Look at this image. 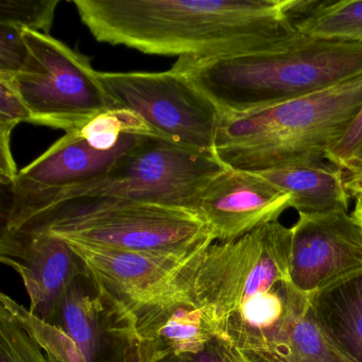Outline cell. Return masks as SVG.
I'll list each match as a JSON object with an SVG mask.
<instances>
[{"instance_id":"cell-3","label":"cell","mask_w":362,"mask_h":362,"mask_svg":"<svg viewBox=\"0 0 362 362\" xmlns=\"http://www.w3.org/2000/svg\"><path fill=\"white\" fill-rule=\"evenodd\" d=\"M361 107L360 76L274 107L221 114L215 154L224 166L250 173L324 160Z\"/></svg>"},{"instance_id":"cell-19","label":"cell","mask_w":362,"mask_h":362,"mask_svg":"<svg viewBox=\"0 0 362 362\" xmlns=\"http://www.w3.org/2000/svg\"><path fill=\"white\" fill-rule=\"evenodd\" d=\"M0 307L16 320L52 362H86L75 341L62 328L40 319L7 294H0Z\"/></svg>"},{"instance_id":"cell-8","label":"cell","mask_w":362,"mask_h":362,"mask_svg":"<svg viewBox=\"0 0 362 362\" xmlns=\"http://www.w3.org/2000/svg\"><path fill=\"white\" fill-rule=\"evenodd\" d=\"M119 109L141 118L154 137L215 154L221 112L189 78L177 69L162 73H100Z\"/></svg>"},{"instance_id":"cell-6","label":"cell","mask_w":362,"mask_h":362,"mask_svg":"<svg viewBox=\"0 0 362 362\" xmlns=\"http://www.w3.org/2000/svg\"><path fill=\"white\" fill-rule=\"evenodd\" d=\"M27 57L11 82L30 111V124L81 130L103 114L119 110L90 59L50 35L24 30Z\"/></svg>"},{"instance_id":"cell-2","label":"cell","mask_w":362,"mask_h":362,"mask_svg":"<svg viewBox=\"0 0 362 362\" xmlns=\"http://www.w3.org/2000/svg\"><path fill=\"white\" fill-rule=\"evenodd\" d=\"M173 69L189 78L222 115L274 107L362 76V44L300 33L291 41L247 56L181 58Z\"/></svg>"},{"instance_id":"cell-23","label":"cell","mask_w":362,"mask_h":362,"mask_svg":"<svg viewBox=\"0 0 362 362\" xmlns=\"http://www.w3.org/2000/svg\"><path fill=\"white\" fill-rule=\"evenodd\" d=\"M0 362H52L43 349L0 307Z\"/></svg>"},{"instance_id":"cell-21","label":"cell","mask_w":362,"mask_h":362,"mask_svg":"<svg viewBox=\"0 0 362 362\" xmlns=\"http://www.w3.org/2000/svg\"><path fill=\"white\" fill-rule=\"evenodd\" d=\"M30 120V111L11 82L0 78V180L3 185H13L20 173L12 154V132L21 122Z\"/></svg>"},{"instance_id":"cell-20","label":"cell","mask_w":362,"mask_h":362,"mask_svg":"<svg viewBox=\"0 0 362 362\" xmlns=\"http://www.w3.org/2000/svg\"><path fill=\"white\" fill-rule=\"evenodd\" d=\"M279 362H347L332 346L308 310L296 320L286 338Z\"/></svg>"},{"instance_id":"cell-14","label":"cell","mask_w":362,"mask_h":362,"mask_svg":"<svg viewBox=\"0 0 362 362\" xmlns=\"http://www.w3.org/2000/svg\"><path fill=\"white\" fill-rule=\"evenodd\" d=\"M67 243L99 285L130 311L156 291L190 255Z\"/></svg>"},{"instance_id":"cell-22","label":"cell","mask_w":362,"mask_h":362,"mask_svg":"<svg viewBox=\"0 0 362 362\" xmlns=\"http://www.w3.org/2000/svg\"><path fill=\"white\" fill-rule=\"evenodd\" d=\"M59 0H1L0 25L49 35Z\"/></svg>"},{"instance_id":"cell-25","label":"cell","mask_w":362,"mask_h":362,"mask_svg":"<svg viewBox=\"0 0 362 362\" xmlns=\"http://www.w3.org/2000/svg\"><path fill=\"white\" fill-rule=\"evenodd\" d=\"M27 52L24 30L0 25V76H16L24 65Z\"/></svg>"},{"instance_id":"cell-1","label":"cell","mask_w":362,"mask_h":362,"mask_svg":"<svg viewBox=\"0 0 362 362\" xmlns=\"http://www.w3.org/2000/svg\"><path fill=\"white\" fill-rule=\"evenodd\" d=\"M100 43L152 56L226 59L272 49L300 35L296 0H74Z\"/></svg>"},{"instance_id":"cell-16","label":"cell","mask_w":362,"mask_h":362,"mask_svg":"<svg viewBox=\"0 0 362 362\" xmlns=\"http://www.w3.org/2000/svg\"><path fill=\"white\" fill-rule=\"evenodd\" d=\"M324 160L286 165L257 173L290 197V207L298 216L347 211L349 197L344 170Z\"/></svg>"},{"instance_id":"cell-28","label":"cell","mask_w":362,"mask_h":362,"mask_svg":"<svg viewBox=\"0 0 362 362\" xmlns=\"http://www.w3.org/2000/svg\"><path fill=\"white\" fill-rule=\"evenodd\" d=\"M344 183L349 199L362 197V167L356 170L344 171Z\"/></svg>"},{"instance_id":"cell-4","label":"cell","mask_w":362,"mask_h":362,"mask_svg":"<svg viewBox=\"0 0 362 362\" xmlns=\"http://www.w3.org/2000/svg\"><path fill=\"white\" fill-rule=\"evenodd\" d=\"M16 228L49 233L69 243L175 255H189L214 241L196 211L116 198L59 203Z\"/></svg>"},{"instance_id":"cell-29","label":"cell","mask_w":362,"mask_h":362,"mask_svg":"<svg viewBox=\"0 0 362 362\" xmlns=\"http://www.w3.org/2000/svg\"><path fill=\"white\" fill-rule=\"evenodd\" d=\"M351 215L356 218V220L359 222V224L362 228V197H359V198L356 199L355 209H354Z\"/></svg>"},{"instance_id":"cell-10","label":"cell","mask_w":362,"mask_h":362,"mask_svg":"<svg viewBox=\"0 0 362 362\" xmlns=\"http://www.w3.org/2000/svg\"><path fill=\"white\" fill-rule=\"evenodd\" d=\"M362 271V228L347 211L298 216L288 277L307 296Z\"/></svg>"},{"instance_id":"cell-7","label":"cell","mask_w":362,"mask_h":362,"mask_svg":"<svg viewBox=\"0 0 362 362\" xmlns=\"http://www.w3.org/2000/svg\"><path fill=\"white\" fill-rule=\"evenodd\" d=\"M226 168L216 154L147 137L122 156L103 177L59 192L35 214L82 198L124 199L196 211L205 188Z\"/></svg>"},{"instance_id":"cell-24","label":"cell","mask_w":362,"mask_h":362,"mask_svg":"<svg viewBox=\"0 0 362 362\" xmlns=\"http://www.w3.org/2000/svg\"><path fill=\"white\" fill-rule=\"evenodd\" d=\"M326 160L344 171L362 167V107L342 136L327 150Z\"/></svg>"},{"instance_id":"cell-12","label":"cell","mask_w":362,"mask_h":362,"mask_svg":"<svg viewBox=\"0 0 362 362\" xmlns=\"http://www.w3.org/2000/svg\"><path fill=\"white\" fill-rule=\"evenodd\" d=\"M0 260L22 279L29 310L48 322L74 279L88 270L64 239L30 228L3 226Z\"/></svg>"},{"instance_id":"cell-27","label":"cell","mask_w":362,"mask_h":362,"mask_svg":"<svg viewBox=\"0 0 362 362\" xmlns=\"http://www.w3.org/2000/svg\"><path fill=\"white\" fill-rule=\"evenodd\" d=\"M160 356L164 355L154 343L139 338L124 362H156Z\"/></svg>"},{"instance_id":"cell-15","label":"cell","mask_w":362,"mask_h":362,"mask_svg":"<svg viewBox=\"0 0 362 362\" xmlns=\"http://www.w3.org/2000/svg\"><path fill=\"white\" fill-rule=\"evenodd\" d=\"M137 336L162 355L200 351L215 336L202 310L169 279L131 310Z\"/></svg>"},{"instance_id":"cell-17","label":"cell","mask_w":362,"mask_h":362,"mask_svg":"<svg viewBox=\"0 0 362 362\" xmlns=\"http://www.w3.org/2000/svg\"><path fill=\"white\" fill-rule=\"evenodd\" d=\"M313 317L347 362H362V271L310 294Z\"/></svg>"},{"instance_id":"cell-26","label":"cell","mask_w":362,"mask_h":362,"mask_svg":"<svg viewBox=\"0 0 362 362\" xmlns=\"http://www.w3.org/2000/svg\"><path fill=\"white\" fill-rule=\"evenodd\" d=\"M156 362H249L247 358L235 349L226 339L215 334L203 349L194 353L167 354Z\"/></svg>"},{"instance_id":"cell-18","label":"cell","mask_w":362,"mask_h":362,"mask_svg":"<svg viewBox=\"0 0 362 362\" xmlns=\"http://www.w3.org/2000/svg\"><path fill=\"white\" fill-rule=\"evenodd\" d=\"M296 26L308 37L362 44V0H311Z\"/></svg>"},{"instance_id":"cell-9","label":"cell","mask_w":362,"mask_h":362,"mask_svg":"<svg viewBox=\"0 0 362 362\" xmlns=\"http://www.w3.org/2000/svg\"><path fill=\"white\" fill-rule=\"evenodd\" d=\"M143 135L124 134L111 150H99L81 131H69L18 173L4 226L13 228L69 188L103 177L127 152L143 143Z\"/></svg>"},{"instance_id":"cell-5","label":"cell","mask_w":362,"mask_h":362,"mask_svg":"<svg viewBox=\"0 0 362 362\" xmlns=\"http://www.w3.org/2000/svg\"><path fill=\"white\" fill-rule=\"evenodd\" d=\"M291 228L264 224L232 241L196 250L169 277L216 328L249 300L289 279Z\"/></svg>"},{"instance_id":"cell-11","label":"cell","mask_w":362,"mask_h":362,"mask_svg":"<svg viewBox=\"0 0 362 362\" xmlns=\"http://www.w3.org/2000/svg\"><path fill=\"white\" fill-rule=\"evenodd\" d=\"M50 323L75 341L86 362H124L139 339L133 313L88 270L74 279Z\"/></svg>"},{"instance_id":"cell-13","label":"cell","mask_w":362,"mask_h":362,"mask_svg":"<svg viewBox=\"0 0 362 362\" xmlns=\"http://www.w3.org/2000/svg\"><path fill=\"white\" fill-rule=\"evenodd\" d=\"M289 207L290 197L259 173L226 167L201 194L196 213L214 241H232L279 221Z\"/></svg>"}]
</instances>
